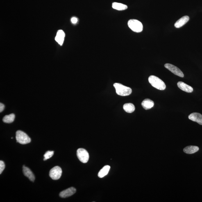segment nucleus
Returning a JSON list of instances; mask_svg holds the SVG:
<instances>
[{"label": "nucleus", "mask_w": 202, "mask_h": 202, "mask_svg": "<svg viewBox=\"0 0 202 202\" xmlns=\"http://www.w3.org/2000/svg\"><path fill=\"white\" fill-rule=\"evenodd\" d=\"M148 80L149 83L153 87L158 90H164L166 88V85L164 82L156 76H150Z\"/></svg>", "instance_id": "obj_1"}, {"label": "nucleus", "mask_w": 202, "mask_h": 202, "mask_svg": "<svg viewBox=\"0 0 202 202\" xmlns=\"http://www.w3.org/2000/svg\"><path fill=\"white\" fill-rule=\"evenodd\" d=\"M114 86L115 88L116 92L119 96H126L131 94V89L130 87L125 86L122 84L115 83L114 84Z\"/></svg>", "instance_id": "obj_2"}, {"label": "nucleus", "mask_w": 202, "mask_h": 202, "mask_svg": "<svg viewBox=\"0 0 202 202\" xmlns=\"http://www.w3.org/2000/svg\"><path fill=\"white\" fill-rule=\"evenodd\" d=\"M16 139L17 142L22 144H29L31 141V139L24 132L20 130L16 132Z\"/></svg>", "instance_id": "obj_3"}, {"label": "nucleus", "mask_w": 202, "mask_h": 202, "mask_svg": "<svg viewBox=\"0 0 202 202\" xmlns=\"http://www.w3.org/2000/svg\"><path fill=\"white\" fill-rule=\"evenodd\" d=\"M128 25L129 28L134 32L140 33L143 30V26L142 23L137 19H130L128 21Z\"/></svg>", "instance_id": "obj_4"}, {"label": "nucleus", "mask_w": 202, "mask_h": 202, "mask_svg": "<svg viewBox=\"0 0 202 202\" xmlns=\"http://www.w3.org/2000/svg\"><path fill=\"white\" fill-rule=\"evenodd\" d=\"M77 156L80 162L86 163L88 161L89 155L86 150L83 148H80L77 151Z\"/></svg>", "instance_id": "obj_5"}, {"label": "nucleus", "mask_w": 202, "mask_h": 202, "mask_svg": "<svg viewBox=\"0 0 202 202\" xmlns=\"http://www.w3.org/2000/svg\"><path fill=\"white\" fill-rule=\"evenodd\" d=\"M62 170L61 168L59 166H55L52 169L49 173V176L50 178L54 180L59 179L62 176Z\"/></svg>", "instance_id": "obj_6"}, {"label": "nucleus", "mask_w": 202, "mask_h": 202, "mask_svg": "<svg viewBox=\"0 0 202 202\" xmlns=\"http://www.w3.org/2000/svg\"><path fill=\"white\" fill-rule=\"evenodd\" d=\"M164 67H165L166 68L170 71L171 72H172L174 75L179 76L180 77H183L184 75L183 72H182V71L179 68L176 67V66L167 63L165 64Z\"/></svg>", "instance_id": "obj_7"}, {"label": "nucleus", "mask_w": 202, "mask_h": 202, "mask_svg": "<svg viewBox=\"0 0 202 202\" xmlns=\"http://www.w3.org/2000/svg\"><path fill=\"white\" fill-rule=\"evenodd\" d=\"M76 189L74 187H71L66 190L62 191L60 193V197L66 198L72 196L76 192Z\"/></svg>", "instance_id": "obj_8"}, {"label": "nucleus", "mask_w": 202, "mask_h": 202, "mask_svg": "<svg viewBox=\"0 0 202 202\" xmlns=\"http://www.w3.org/2000/svg\"><path fill=\"white\" fill-rule=\"evenodd\" d=\"M189 119L202 125V115L198 113H193L189 116Z\"/></svg>", "instance_id": "obj_9"}, {"label": "nucleus", "mask_w": 202, "mask_h": 202, "mask_svg": "<svg viewBox=\"0 0 202 202\" xmlns=\"http://www.w3.org/2000/svg\"><path fill=\"white\" fill-rule=\"evenodd\" d=\"M23 172L26 177L29 179L30 181L32 182L34 181L35 177L33 173L29 168L25 167L24 165L23 166Z\"/></svg>", "instance_id": "obj_10"}, {"label": "nucleus", "mask_w": 202, "mask_h": 202, "mask_svg": "<svg viewBox=\"0 0 202 202\" xmlns=\"http://www.w3.org/2000/svg\"><path fill=\"white\" fill-rule=\"evenodd\" d=\"M189 19V18L188 16H183L175 23L174 24L175 27L177 28L182 27V26H183L188 22Z\"/></svg>", "instance_id": "obj_11"}, {"label": "nucleus", "mask_w": 202, "mask_h": 202, "mask_svg": "<svg viewBox=\"0 0 202 202\" xmlns=\"http://www.w3.org/2000/svg\"><path fill=\"white\" fill-rule=\"evenodd\" d=\"M178 87L182 91L186 92L191 93L193 92V89L190 86L182 82H178L177 84Z\"/></svg>", "instance_id": "obj_12"}, {"label": "nucleus", "mask_w": 202, "mask_h": 202, "mask_svg": "<svg viewBox=\"0 0 202 202\" xmlns=\"http://www.w3.org/2000/svg\"><path fill=\"white\" fill-rule=\"evenodd\" d=\"M65 36V33L62 30H59L55 37V40L60 45H62L63 43Z\"/></svg>", "instance_id": "obj_13"}, {"label": "nucleus", "mask_w": 202, "mask_h": 202, "mask_svg": "<svg viewBox=\"0 0 202 202\" xmlns=\"http://www.w3.org/2000/svg\"><path fill=\"white\" fill-rule=\"evenodd\" d=\"M154 103L152 100L149 99H145L142 101V105L144 110H148L151 109L154 106Z\"/></svg>", "instance_id": "obj_14"}, {"label": "nucleus", "mask_w": 202, "mask_h": 202, "mask_svg": "<svg viewBox=\"0 0 202 202\" xmlns=\"http://www.w3.org/2000/svg\"><path fill=\"white\" fill-rule=\"evenodd\" d=\"M199 149V148L198 146H190L184 148L183 151L187 154H193L198 151Z\"/></svg>", "instance_id": "obj_15"}, {"label": "nucleus", "mask_w": 202, "mask_h": 202, "mask_svg": "<svg viewBox=\"0 0 202 202\" xmlns=\"http://www.w3.org/2000/svg\"><path fill=\"white\" fill-rule=\"evenodd\" d=\"M110 165H105L100 171L98 173V176L100 178H103L108 174L110 169Z\"/></svg>", "instance_id": "obj_16"}, {"label": "nucleus", "mask_w": 202, "mask_h": 202, "mask_svg": "<svg viewBox=\"0 0 202 202\" xmlns=\"http://www.w3.org/2000/svg\"><path fill=\"white\" fill-rule=\"evenodd\" d=\"M112 7L114 9L118 11L124 10L128 8V6L127 5L122 4V3L117 2L113 3Z\"/></svg>", "instance_id": "obj_17"}, {"label": "nucleus", "mask_w": 202, "mask_h": 202, "mask_svg": "<svg viewBox=\"0 0 202 202\" xmlns=\"http://www.w3.org/2000/svg\"><path fill=\"white\" fill-rule=\"evenodd\" d=\"M123 109L125 111L128 113H131L135 111V106L131 103L125 104L123 106Z\"/></svg>", "instance_id": "obj_18"}, {"label": "nucleus", "mask_w": 202, "mask_h": 202, "mask_svg": "<svg viewBox=\"0 0 202 202\" xmlns=\"http://www.w3.org/2000/svg\"><path fill=\"white\" fill-rule=\"evenodd\" d=\"M15 115L14 114L5 116L3 119V122L6 123H11L14 122Z\"/></svg>", "instance_id": "obj_19"}, {"label": "nucleus", "mask_w": 202, "mask_h": 202, "mask_svg": "<svg viewBox=\"0 0 202 202\" xmlns=\"http://www.w3.org/2000/svg\"><path fill=\"white\" fill-rule=\"evenodd\" d=\"M54 153V151H48L46 152L44 155V161L50 158L51 157H53Z\"/></svg>", "instance_id": "obj_20"}, {"label": "nucleus", "mask_w": 202, "mask_h": 202, "mask_svg": "<svg viewBox=\"0 0 202 202\" xmlns=\"http://www.w3.org/2000/svg\"><path fill=\"white\" fill-rule=\"evenodd\" d=\"M5 169V164L2 161H0V174H1Z\"/></svg>", "instance_id": "obj_21"}, {"label": "nucleus", "mask_w": 202, "mask_h": 202, "mask_svg": "<svg viewBox=\"0 0 202 202\" xmlns=\"http://www.w3.org/2000/svg\"><path fill=\"white\" fill-rule=\"evenodd\" d=\"M78 21V19L76 17H73L71 19V22L73 24H75Z\"/></svg>", "instance_id": "obj_22"}, {"label": "nucleus", "mask_w": 202, "mask_h": 202, "mask_svg": "<svg viewBox=\"0 0 202 202\" xmlns=\"http://www.w3.org/2000/svg\"><path fill=\"white\" fill-rule=\"evenodd\" d=\"M5 108L4 105L3 104L1 103H0V112H1L4 110Z\"/></svg>", "instance_id": "obj_23"}]
</instances>
